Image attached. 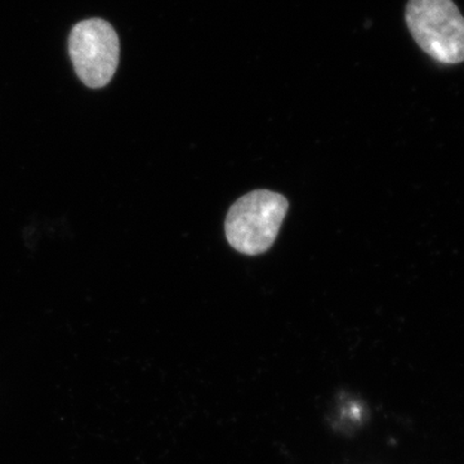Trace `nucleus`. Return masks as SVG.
Returning a JSON list of instances; mask_svg holds the SVG:
<instances>
[{
  "label": "nucleus",
  "mask_w": 464,
  "mask_h": 464,
  "mask_svg": "<svg viewBox=\"0 0 464 464\" xmlns=\"http://www.w3.org/2000/svg\"><path fill=\"white\" fill-rule=\"evenodd\" d=\"M286 212L288 201L283 195L268 190L249 192L226 217L228 243L244 255H261L273 246Z\"/></svg>",
  "instance_id": "2"
},
{
  "label": "nucleus",
  "mask_w": 464,
  "mask_h": 464,
  "mask_svg": "<svg viewBox=\"0 0 464 464\" xmlns=\"http://www.w3.org/2000/svg\"><path fill=\"white\" fill-rule=\"evenodd\" d=\"M69 52L76 74L87 87L97 90L114 78L121 44L108 21L90 18L76 24L70 33Z\"/></svg>",
  "instance_id": "3"
},
{
  "label": "nucleus",
  "mask_w": 464,
  "mask_h": 464,
  "mask_svg": "<svg viewBox=\"0 0 464 464\" xmlns=\"http://www.w3.org/2000/svg\"><path fill=\"white\" fill-rule=\"evenodd\" d=\"M406 25L430 57L456 65L464 61V17L453 0H409Z\"/></svg>",
  "instance_id": "1"
}]
</instances>
